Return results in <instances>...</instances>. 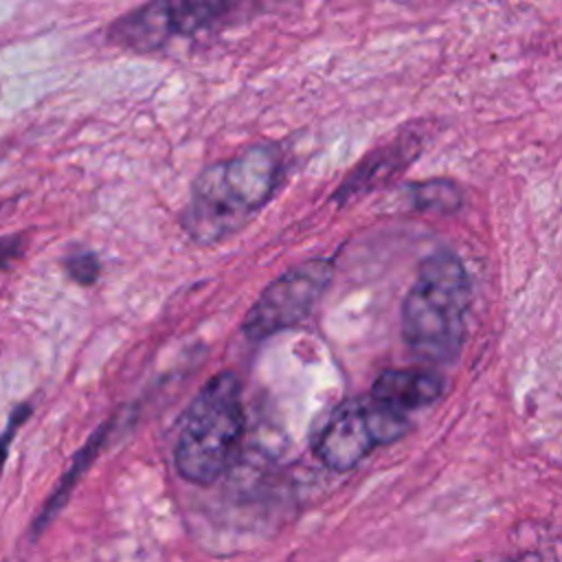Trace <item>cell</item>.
<instances>
[{
    "label": "cell",
    "instance_id": "6da1fadb",
    "mask_svg": "<svg viewBox=\"0 0 562 562\" xmlns=\"http://www.w3.org/2000/svg\"><path fill=\"white\" fill-rule=\"evenodd\" d=\"M283 156L277 143H255L209 165L191 184L180 215L184 233L200 246H213L239 231L272 198L281 182Z\"/></svg>",
    "mask_w": 562,
    "mask_h": 562
},
{
    "label": "cell",
    "instance_id": "7a4b0ae2",
    "mask_svg": "<svg viewBox=\"0 0 562 562\" xmlns=\"http://www.w3.org/2000/svg\"><path fill=\"white\" fill-rule=\"evenodd\" d=\"M472 283L452 250H435L422 259L402 303V338L428 362H450L463 342Z\"/></svg>",
    "mask_w": 562,
    "mask_h": 562
},
{
    "label": "cell",
    "instance_id": "3957f363",
    "mask_svg": "<svg viewBox=\"0 0 562 562\" xmlns=\"http://www.w3.org/2000/svg\"><path fill=\"white\" fill-rule=\"evenodd\" d=\"M246 426L241 382L233 371L213 375L189 404L176 448V472L195 485L215 483L228 468Z\"/></svg>",
    "mask_w": 562,
    "mask_h": 562
},
{
    "label": "cell",
    "instance_id": "277c9868",
    "mask_svg": "<svg viewBox=\"0 0 562 562\" xmlns=\"http://www.w3.org/2000/svg\"><path fill=\"white\" fill-rule=\"evenodd\" d=\"M408 430L406 415L382 406L371 397L338 404L316 435L314 454L334 470L356 468L373 448L400 439Z\"/></svg>",
    "mask_w": 562,
    "mask_h": 562
},
{
    "label": "cell",
    "instance_id": "5b68a950",
    "mask_svg": "<svg viewBox=\"0 0 562 562\" xmlns=\"http://www.w3.org/2000/svg\"><path fill=\"white\" fill-rule=\"evenodd\" d=\"M331 277L334 263L327 259H310L277 277L248 310L241 325L244 336L263 340L305 321L327 290Z\"/></svg>",
    "mask_w": 562,
    "mask_h": 562
},
{
    "label": "cell",
    "instance_id": "8992f818",
    "mask_svg": "<svg viewBox=\"0 0 562 562\" xmlns=\"http://www.w3.org/2000/svg\"><path fill=\"white\" fill-rule=\"evenodd\" d=\"M228 2H149L136 7L108 26V40L125 50L151 53L173 37H189L226 18Z\"/></svg>",
    "mask_w": 562,
    "mask_h": 562
},
{
    "label": "cell",
    "instance_id": "52a82bcc",
    "mask_svg": "<svg viewBox=\"0 0 562 562\" xmlns=\"http://www.w3.org/2000/svg\"><path fill=\"white\" fill-rule=\"evenodd\" d=\"M417 151H419L417 136H402L378 147L375 151L364 156V160L342 180V184L334 193V200L338 204H345L362 195L364 191L389 182L395 173L408 167V162Z\"/></svg>",
    "mask_w": 562,
    "mask_h": 562
},
{
    "label": "cell",
    "instance_id": "ba28073f",
    "mask_svg": "<svg viewBox=\"0 0 562 562\" xmlns=\"http://www.w3.org/2000/svg\"><path fill=\"white\" fill-rule=\"evenodd\" d=\"M443 391V380L424 369H386L371 386V400L406 415L432 404Z\"/></svg>",
    "mask_w": 562,
    "mask_h": 562
},
{
    "label": "cell",
    "instance_id": "9c48e42d",
    "mask_svg": "<svg viewBox=\"0 0 562 562\" xmlns=\"http://www.w3.org/2000/svg\"><path fill=\"white\" fill-rule=\"evenodd\" d=\"M112 426H114L112 419L105 422V424H101V426L90 435V439L83 443V448L72 457L70 468H68L66 474L59 479L57 487L53 490V494H50L48 501L44 503L42 512L35 516V520H33V525H31V538H37V536L48 527V522L57 516V512L66 505V501H68V496H70V492H72V487L77 485V481L81 479V474L92 465V461L99 457L101 448L105 446Z\"/></svg>",
    "mask_w": 562,
    "mask_h": 562
},
{
    "label": "cell",
    "instance_id": "30bf717a",
    "mask_svg": "<svg viewBox=\"0 0 562 562\" xmlns=\"http://www.w3.org/2000/svg\"><path fill=\"white\" fill-rule=\"evenodd\" d=\"M408 195L417 211L452 213L461 204V191L452 180H426L408 187Z\"/></svg>",
    "mask_w": 562,
    "mask_h": 562
},
{
    "label": "cell",
    "instance_id": "8fae6325",
    "mask_svg": "<svg viewBox=\"0 0 562 562\" xmlns=\"http://www.w3.org/2000/svg\"><path fill=\"white\" fill-rule=\"evenodd\" d=\"M64 270L66 274L79 283V285H92L99 279L101 263L94 252L90 250H77L64 259Z\"/></svg>",
    "mask_w": 562,
    "mask_h": 562
},
{
    "label": "cell",
    "instance_id": "7c38bea8",
    "mask_svg": "<svg viewBox=\"0 0 562 562\" xmlns=\"http://www.w3.org/2000/svg\"><path fill=\"white\" fill-rule=\"evenodd\" d=\"M29 415H31V404H29V402L18 404V406L11 411V417H9L7 428L0 432V476H2L4 463H7V459H9L11 441H13L15 432H18V428L29 419Z\"/></svg>",
    "mask_w": 562,
    "mask_h": 562
},
{
    "label": "cell",
    "instance_id": "4fadbf2b",
    "mask_svg": "<svg viewBox=\"0 0 562 562\" xmlns=\"http://www.w3.org/2000/svg\"><path fill=\"white\" fill-rule=\"evenodd\" d=\"M24 250V235L0 237V270L9 268Z\"/></svg>",
    "mask_w": 562,
    "mask_h": 562
}]
</instances>
